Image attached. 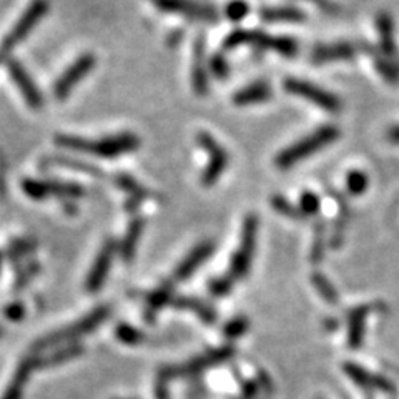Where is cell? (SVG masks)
<instances>
[{
  "mask_svg": "<svg viewBox=\"0 0 399 399\" xmlns=\"http://www.w3.org/2000/svg\"><path fill=\"white\" fill-rule=\"evenodd\" d=\"M261 18L268 22H301L305 20V13L293 7H277L261 11Z\"/></svg>",
  "mask_w": 399,
  "mask_h": 399,
  "instance_id": "cell-29",
  "label": "cell"
},
{
  "mask_svg": "<svg viewBox=\"0 0 399 399\" xmlns=\"http://www.w3.org/2000/svg\"><path fill=\"white\" fill-rule=\"evenodd\" d=\"M284 90H286L288 94L296 95V97H301L311 103L318 105L319 108L327 110L329 113H336L341 110V100H339L336 95L329 94V91L323 90L321 87L315 84H310V82L288 79L284 82Z\"/></svg>",
  "mask_w": 399,
  "mask_h": 399,
  "instance_id": "cell-9",
  "label": "cell"
},
{
  "mask_svg": "<svg viewBox=\"0 0 399 399\" xmlns=\"http://www.w3.org/2000/svg\"><path fill=\"white\" fill-rule=\"evenodd\" d=\"M115 338L118 339V341H122L123 345L135 346V345H140V343L144 341L145 334L141 333L140 329H137L135 327H132V324L120 323L115 328Z\"/></svg>",
  "mask_w": 399,
  "mask_h": 399,
  "instance_id": "cell-32",
  "label": "cell"
},
{
  "mask_svg": "<svg viewBox=\"0 0 399 399\" xmlns=\"http://www.w3.org/2000/svg\"><path fill=\"white\" fill-rule=\"evenodd\" d=\"M118 253V245L115 240H107L103 246L100 248L97 258H95L94 265H91L89 277L85 281V290L89 293H97L100 288L103 286L105 279H107L110 268H112L113 258Z\"/></svg>",
  "mask_w": 399,
  "mask_h": 399,
  "instance_id": "cell-13",
  "label": "cell"
},
{
  "mask_svg": "<svg viewBox=\"0 0 399 399\" xmlns=\"http://www.w3.org/2000/svg\"><path fill=\"white\" fill-rule=\"evenodd\" d=\"M84 351H85L84 346L79 345V343H72V345L68 346H62L58 348V350H55L52 355L45 357L39 356V368L44 369V368H52V366L63 365L67 363V361L75 360L77 356L84 355Z\"/></svg>",
  "mask_w": 399,
  "mask_h": 399,
  "instance_id": "cell-26",
  "label": "cell"
},
{
  "mask_svg": "<svg viewBox=\"0 0 399 399\" xmlns=\"http://www.w3.org/2000/svg\"><path fill=\"white\" fill-rule=\"evenodd\" d=\"M55 144L62 146V148L90 153L100 158H117L125 153H130V151L139 150L140 139L135 133L130 132L103 137V139L99 140H89L73 135H57L55 137Z\"/></svg>",
  "mask_w": 399,
  "mask_h": 399,
  "instance_id": "cell-1",
  "label": "cell"
},
{
  "mask_svg": "<svg viewBox=\"0 0 399 399\" xmlns=\"http://www.w3.org/2000/svg\"><path fill=\"white\" fill-rule=\"evenodd\" d=\"M47 183L49 196H55L63 201H73L79 200L85 195V188L80 183L75 182H55V180H45Z\"/></svg>",
  "mask_w": 399,
  "mask_h": 399,
  "instance_id": "cell-27",
  "label": "cell"
},
{
  "mask_svg": "<svg viewBox=\"0 0 399 399\" xmlns=\"http://www.w3.org/2000/svg\"><path fill=\"white\" fill-rule=\"evenodd\" d=\"M40 270H42V266H40L39 263H30V265L24 266L22 270H18L15 283H13V290L20 291V290H24V288H27V284L32 281V278H35L37 274L40 273Z\"/></svg>",
  "mask_w": 399,
  "mask_h": 399,
  "instance_id": "cell-35",
  "label": "cell"
},
{
  "mask_svg": "<svg viewBox=\"0 0 399 399\" xmlns=\"http://www.w3.org/2000/svg\"><path fill=\"white\" fill-rule=\"evenodd\" d=\"M338 139L339 128L334 125H324L318 128V130H315L311 135L305 137V139H301L300 141H296V144L288 146V148L279 151L274 163H277L278 168L288 170L303 162L305 158L311 157V155H315L316 151L323 150L324 146L333 144V141H336Z\"/></svg>",
  "mask_w": 399,
  "mask_h": 399,
  "instance_id": "cell-3",
  "label": "cell"
},
{
  "mask_svg": "<svg viewBox=\"0 0 399 399\" xmlns=\"http://www.w3.org/2000/svg\"><path fill=\"white\" fill-rule=\"evenodd\" d=\"M313 2H318V4H324V0H313Z\"/></svg>",
  "mask_w": 399,
  "mask_h": 399,
  "instance_id": "cell-47",
  "label": "cell"
},
{
  "mask_svg": "<svg viewBox=\"0 0 399 399\" xmlns=\"http://www.w3.org/2000/svg\"><path fill=\"white\" fill-rule=\"evenodd\" d=\"M4 258H6V253L0 251V272H2V265H4Z\"/></svg>",
  "mask_w": 399,
  "mask_h": 399,
  "instance_id": "cell-46",
  "label": "cell"
},
{
  "mask_svg": "<svg viewBox=\"0 0 399 399\" xmlns=\"http://www.w3.org/2000/svg\"><path fill=\"white\" fill-rule=\"evenodd\" d=\"M115 399H118V398H115Z\"/></svg>",
  "mask_w": 399,
  "mask_h": 399,
  "instance_id": "cell-49",
  "label": "cell"
},
{
  "mask_svg": "<svg viewBox=\"0 0 399 399\" xmlns=\"http://www.w3.org/2000/svg\"><path fill=\"white\" fill-rule=\"evenodd\" d=\"M272 203H273V208L277 210V212L281 213V215H286V217L295 218V220L305 218V215L301 213V210L296 208V206H293L290 201L284 200L283 196H274Z\"/></svg>",
  "mask_w": 399,
  "mask_h": 399,
  "instance_id": "cell-38",
  "label": "cell"
},
{
  "mask_svg": "<svg viewBox=\"0 0 399 399\" xmlns=\"http://www.w3.org/2000/svg\"><path fill=\"white\" fill-rule=\"evenodd\" d=\"M113 182H115L117 188H120V190H123L128 195V200L125 203V208L128 212L139 210V206L150 198V191L146 190L145 186H141L135 178L127 175V173H117Z\"/></svg>",
  "mask_w": 399,
  "mask_h": 399,
  "instance_id": "cell-18",
  "label": "cell"
},
{
  "mask_svg": "<svg viewBox=\"0 0 399 399\" xmlns=\"http://www.w3.org/2000/svg\"><path fill=\"white\" fill-rule=\"evenodd\" d=\"M196 141H198V145L206 151V155H208V165H206L203 170L201 183H203L205 186H212L220 180V177L223 175L224 170L228 168V153L227 150L206 132H200L198 135H196Z\"/></svg>",
  "mask_w": 399,
  "mask_h": 399,
  "instance_id": "cell-8",
  "label": "cell"
},
{
  "mask_svg": "<svg viewBox=\"0 0 399 399\" xmlns=\"http://www.w3.org/2000/svg\"><path fill=\"white\" fill-rule=\"evenodd\" d=\"M22 190H24V194L29 196V198L35 201H44L45 198H49L47 183H45V180L25 178V180L22 182Z\"/></svg>",
  "mask_w": 399,
  "mask_h": 399,
  "instance_id": "cell-34",
  "label": "cell"
},
{
  "mask_svg": "<svg viewBox=\"0 0 399 399\" xmlns=\"http://www.w3.org/2000/svg\"><path fill=\"white\" fill-rule=\"evenodd\" d=\"M172 305L175 306L177 310L191 311V313L200 316V319L206 324H213L215 321H217V311H215L210 305H206L205 301L198 300V298L175 296V298H173Z\"/></svg>",
  "mask_w": 399,
  "mask_h": 399,
  "instance_id": "cell-22",
  "label": "cell"
},
{
  "mask_svg": "<svg viewBox=\"0 0 399 399\" xmlns=\"http://www.w3.org/2000/svg\"><path fill=\"white\" fill-rule=\"evenodd\" d=\"M238 45H253V47L260 49H270L281 55H288V57L296 53V42L293 39H288V37H272L258 30H235L223 42V47L227 50L235 49Z\"/></svg>",
  "mask_w": 399,
  "mask_h": 399,
  "instance_id": "cell-4",
  "label": "cell"
},
{
  "mask_svg": "<svg viewBox=\"0 0 399 399\" xmlns=\"http://www.w3.org/2000/svg\"><path fill=\"white\" fill-rule=\"evenodd\" d=\"M369 185V178L365 172L361 170H353V172L348 173L346 177V190L350 191L351 195H363L366 190H368Z\"/></svg>",
  "mask_w": 399,
  "mask_h": 399,
  "instance_id": "cell-33",
  "label": "cell"
},
{
  "mask_svg": "<svg viewBox=\"0 0 399 399\" xmlns=\"http://www.w3.org/2000/svg\"><path fill=\"white\" fill-rule=\"evenodd\" d=\"M343 369H345V373L350 376L356 384H360V386L378 389V391L383 393H396V386H394L389 379L383 378V376L379 374L369 373V371H366L365 368H361V366L355 363H346L343 366Z\"/></svg>",
  "mask_w": 399,
  "mask_h": 399,
  "instance_id": "cell-16",
  "label": "cell"
},
{
  "mask_svg": "<svg viewBox=\"0 0 399 399\" xmlns=\"http://www.w3.org/2000/svg\"><path fill=\"white\" fill-rule=\"evenodd\" d=\"M37 368H39V356L25 357V360L18 365L15 374H13L12 381L6 389V393H4L2 399H22V396H24V389L32 376V371Z\"/></svg>",
  "mask_w": 399,
  "mask_h": 399,
  "instance_id": "cell-17",
  "label": "cell"
},
{
  "mask_svg": "<svg viewBox=\"0 0 399 399\" xmlns=\"http://www.w3.org/2000/svg\"><path fill=\"white\" fill-rule=\"evenodd\" d=\"M272 99V85L268 82H255V84H250L245 89L238 90L233 97V102L236 105H251V103H260L265 102V100Z\"/></svg>",
  "mask_w": 399,
  "mask_h": 399,
  "instance_id": "cell-23",
  "label": "cell"
},
{
  "mask_svg": "<svg viewBox=\"0 0 399 399\" xmlns=\"http://www.w3.org/2000/svg\"><path fill=\"white\" fill-rule=\"evenodd\" d=\"M49 0H32L30 6L25 8V12L17 20V24L12 27V30L2 40V47H0L2 52H11L22 40H25V37L30 35V32L35 29V25L49 12Z\"/></svg>",
  "mask_w": 399,
  "mask_h": 399,
  "instance_id": "cell-7",
  "label": "cell"
},
{
  "mask_svg": "<svg viewBox=\"0 0 399 399\" xmlns=\"http://www.w3.org/2000/svg\"><path fill=\"white\" fill-rule=\"evenodd\" d=\"M321 206V200L318 198V195H315L313 191H305L300 198V210L305 217L308 215H316L318 213Z\"/></svg>",
  "mask_w": 399,
  "mask_h": 399,
  "instance_id": "cell-40",
  "label": "cell"
},
{
  "mask_svg": "<svg viewBox=\"0 0 399 399\" xmlns=\"http://www.w3.org/2000/svg\"><path fill=\"white\" fill-rule=\"evenodd\" d=\"M256 233H258V220L251 215V217L246 218L245 223H243L240 246H238V250L235 251V255H233L230 263L228 277H230L233 281L241 279L246 273H248L256 246Z\"/></svg>",
  "mask_w": 399,
  "mask_h": 399,
  "instance_id": "cell-6",
  "label": "cell"
},
{
  "mask_svg": "<svg viewBox=\"0 0 399 399\" xmlns=\"http://www.w3.org/2000/svg\"><path fill=\"white\" fill-rule=\"evenodd\" d=\"M148 2L165 13H175V15L191 18V20H218V13L213 7L195 2V0H148Z\"/></svg>",
  "mask_w": 399,
  "mask_h": 399,
  "instance_id": "cell-11",
  "label": "cell"
},
{
  "mask_svg": "<svg viewBox=\"0 0 399 399\" xmlns=\"http://www.w3.org/2000/svg\"><path fill=\"white\" fill-rule=\"evenodd\" d=\"M167 40L170 47H175V45H178L183 40V30H173L172 34L168 35Z\"/></svg>",
  "mask_w": 399,
  "mask_h": 399,
  "instance_id": "cell-44",
  "label": "cell"
},
{
  "mask_svg": "<svg viewBox=\"0 0 399 399\" xmlns=\"http://www.w3.org/2000/svg\"><path fill=\"white\" fill-rule=\"evenodd\" d=\"M50 165H57V167H63V168H70L75 170V172L85 173V175L94 177V178H105V172L102 168L95 167L89 162H82V160H75V158H65V157H55L50 160Z\"/></svg>",
  "mask_w": 399,
  "mask_h": 399,
  "instance_id": "cell-28",
  "label": "cell"
},
{
  "mask_svg": "<svg viewBox=\"0 0 399 399\" xmlns=\"http://www.w3.org/2000/svg\"><path fill=\"white\" fill-rule=\"evenodd\" d=\"M4 315H6V318L8 321L18 323V321H22L25 318L27 310H25L24 303H22V301H12L6 306V310H4Z\"/></svg>",
  "mask_w": 399,
  "mask_h": 399,
  "instance_id": "cell-43",
  "label": "cell"
},
{
  "mask_svg": "<svg viewBox=\"0 0 399 399\" xmlns=\"http://www.w3.org/2000/svg\"><path fill=\"white\" fill-rule=\"evenodd\" d=\"M213 251L215 245L212 241H203L200 243L198 246H195V248L188 253V256H185V260L178 265L175 274H173V281H185V279L190 278L191 274L213 255Z\"/></svg>",
  "mask_w": 399,
  "mask_h": 399,
  "instance_id": "cell-15",
  "label": "cell"
},
{
  "mask_svg": "<svg viewBox=\"0 0 399 399\" xmlns=\"http://www.w3.org/2000/svg\"><path fill=\"white\" fill-rule=\"evenodd\" d=\"M208 68L210 72L213 73L217 79H224V77L230 73V68H228V62L224 58L223 53H215L208 62Z\"/></svg>",
  "mask_w": 399,
  "mask_h": 399,
  "instance_id": "cell-42",
  "label": "cell"
},
{
  "mask_svg": "<svg viewBox=\"0 0 399 399\" xmlns=\"http://www.w3.org/2000/svg\"><path fill=\"white\" fill-rule=\"evenodd\" d=\"M250 12V7L248 4L243 2V0H232L230 4H228L227 8H224V13H227V17L230 18L232 22H240L248 15Z\"/></svg>",
  "mask_w": 399,
  "mask_h": 399,
  "instance_id": "cell-37",
  "label": "cell"
},
{
  "mask_svg": "<svg viewBox=\"0 0 399 399\" xmlns=\"http://www.w3.org/2000/svg\"><path fill=\"white\" fill-rule=\"evenodd\" d=\"M250 328V321L245 318V316H238V318H233L232 321H228L223 328V334L227 338H240L248 331Z\"/></svg>",
  "mask_w": 399,
  "mask_h": 399,
  "instance_id": "cell-36",
  "label": "cell"
},
{
  "mask_svg": "<svg viewBox=\"0 0 399 399\" xmlns=\"http://www.w3.org/2000/svg\"><path fill=\"white\" fill-rule=\"evenodd\" d=\"M311 283H313L316 291L319 293L321 298H323L324 301L331 303V305H336V303H338L336 288H334L333 284L329 283V279L324 277V274L313 273V274H311Z\"/></svg>",
  "mask_w": 399,
  "mask_h": 399,
  "instance_id": "cell-31",
  "label": "cell"
},
{
  "mask_svg": "<svg viewBox=\"0 0 399 399\" xmlns=\"http://www.w3.org/2000/svg\"><path fill=\"white\" fill-rule=\"evenodd\" d=\"M357 52V47L355 44L350 42H338V44H328L319 45L315 49L313 61L316 63L331 62V61H350Z\"/></svg>",
  "mask_w": 399,
  "mask_h": 399,
  "instance_id": "cell-20",
  "label": "cell"
},
{
  "mask_svg": "<svg viewBox=\"0 0 399 399\" xmlns=\"http://www.w3.org/2000/svg\"><path fill=\"white\" fill-rule=\"evenodd\" d=\"M145 230V220L141 217H135L128 224L125 236L120 245H118V251H120V256L123 261H132L135 258V251L139 248V243L141 238V233Z\"/></svg>",
  "mask_w": 399,
  "mask_h": 399,
  "instance_id": "cell-21",
  "label": "cell"
},
{
  "mask_svg": "<svg viewBox=\"0 0 399 399\" xmlns=\"http://www.w3.org/2000/svg\"><path fill=\"white\" fill-rule=\"evenodd\" d=\"M376 25H378L379 39H381V53L384 58L391 61L396 57V44H394V25L391 17L388 13H379L376 18Z\"/></svg>",
  "mask_w": 399,
  "mask_h": 399,
  "instance_id": "cell-25",
  "label": "cell"
},
{
  "mask_svg": "<svg viewBox=\"0 0 399 399\" xmlns=\"http://www.w3.org/2000/svg\"><path fill=\"white\" fill-rule=\"evenodd\" d=\"M233 355H235V350H233L232 346H223V348H218V350L206 351L205 355L196 356L195 360L190 361V363L163 368L162 371H160L158 378L162 379V381H167V379L188 378V376L200 374V373H203L205 369L224 363V361L230 360Z\"/></svg>",
  "mask_w": 399,
  "mask_h": 399,
  "instance_id": "cell-5",
  "label": "cell"
},
{
  "mask_svg": "<svg viewBox=\"0 0 399 399\" xmlns=\"http://www.w3.org/2000/svg\"><path fill=\"white\" fill-rule=\"evenodd\" d=\"M173 291H175V281L170 279V281H165L163 284H160L157 290H153L150 293L148 300H146V316L151 321L155 318V315L158 313L163 306H167L170 301H173Z\"/></svg>",
  "mask_w": 399,
  "mask_h": 399,
  "instance_id": "cell-24",
  "label": "cell"
},
{
  "mask_svg": "<svg viewBox=\"0 0 399 399\" xmlns=\"http://www.w3.org/2000/svg\"><path fill=\"white\" fill-rule=\"evenodd\" d=\"M37 246L39 245H37L35 240H25V238H22V240L12 241L4 253H6V258L8 261H12V263H18V261L24 260L25 256L34 253V251L37 250Z\"/></svg>",
  "mask_w": 399,
  "mask_h": 399,
  "instance_id": "cell-30",
  "label": "cell"
},
{
  "mask_svg": "<svg viewBox=\"0 0 399 399\" xmlns=\"http://www.w3.org/2000/svg\"><path fill=\"white\" fill-rule=\"evenodd\" d=\"M371 311L369 306H356L348 313V345L351 350H357L363 345L366 316Z\"/></svg>",
  "mask_w": 399,
  "mask_h": 399,
  "instance_id": "cell-19",
  "label": "cell"
},
{
  "mask_svg": "<svg viewBox=\"0 0 399 399\" xmlns=\"http://www.w3.org/2000/svg\"><path fill=\"white\" fill-rule=\"evenodd\" d=\"M388 139L389 141H393V144H399V125L393 127L391 130L388 132Z\"/></svg>",
  "mask_w": 399,
  "mask_h": 399,
  "instance_id": "cell-45",
  "label": "cell"
},
{
  "mask_svg": "<svg viewBox=\"0 0 399 399\" xmlns=\"http://www.w3.org/2000/svg\"><path fill=\"white\" fill-rule=\"evenodd\" d=\"M376 62V68H378V72L381 73L384 79L389 80V82H398L399 80V68L394 65L391 61H388V58H381V57H376L374 58Z\"/></svg>",
  "mask_w": 399,
  "mask_h": 399,
  "instance_id": "cell-41",
  "label": "cell"
},
{
  "mask_svg": "<svg viewBox=\"0 0 399 399\" xmlns=\"http://www.w3.org/2000/svg\"><path fill=\"white\" fill-rule=\"evenodd\" d=\"M110 315H112V306L100 305L99 308H95L94 311H90V313H87L84 318L75 321V323L57 329V331L49 333L47 336L37 339V341L34 343V348H32V351L40 353V351L49 350V348L63 345V343H67V341L72 343L82 336H87L89 333L95 331V329L102 327L105 321L110 318Z\"/></svg>",
  "mask_w": 399,
  "mask_h": 399,
  "instance_id": "cell-2",
  "label": "cell"
},
{
  "mask_svg": "<svg viewBox=\"0 0 399 399\" xmlns=\"http://www.w3.org/2000/svg\"><path fill=\"white\" fill-rule=\"evenodd\" d=\"M205 37L198 35L194 44V68H191V85L196 95L205 97L208 94V63H206Z\"/></svg>",
  "mask_w": 399,
  "mask_h": 399,
  "instance_id": "cell-14",
  "label": "cell"
},
{
  "mask_svg": "<svg viewBox=\"0 0 399 399\" xmlns=\"http://www.w3.org/2000/svg\"><path fill=\"white\" fill-rule=\"evenodd\" d=\"M97 57L94 53H84L82 57L77 58L65 72L58 77V80L53 85V97L57 100H67L72 90L85 79L89 73L94 70Z\"/></svg>",
  "mask_w": 399,
  "mask_h": 399,
  "instance_id": "cell-10",
  "label": "cell"
},
{
  "mask_svg": "<svg viewBox=\"0 0 399 399\" xmlns=\"http://www.w3.org/2000/svg\"><path fill=\"white\" fill-rule=\"evenodd\" d=\"M232 286H233V279L228 277V274L210 279V283H208L210 293H212L213 296H218V298L228 295V293L232 291Z\"/></svg>",
  "mask_w": 399,
  "mask_h": 399,
  "instance_id": "cell-39",
  "label": "cell"
},
{
  "mask_svg": "<svg viewBox=\"0 0 399 399\" xmlns=\"http://www.w3.org/2000/svg\"><path fill=\"white\" fill-rule=\"evenodd\" d=\"M2 331H4V328H2V327H0V336H2Z\"/></svg>",
  "mask_w": 399,
  "mask_h": 399,
  "instance_id": "cell-48",
  "label": "cell"
},
{
  "mask_svg": "<svg viewBox=\"0 0 399 399\" xmlns=\"http://www.w3.org/2000/svg\"><path fill=\"white\" fill-rule=\"evenodd\" d=\"M6 67H7V72H8V75H11L12 82L17 85L18 91H20L25 102L29 103V107L34 110L42 108L45 103L42 90L35 85L34 79H32L30 73L25 70V67L22 65L17 58H7Z\"/></svg>",
  "mask_w": 399,
  "mask_h": 399,
  "instance_id": "cell-12",
  "label": "cell"
}]
</instances>
